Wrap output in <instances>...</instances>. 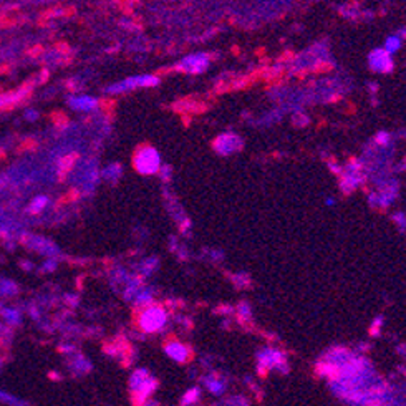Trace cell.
I'll list each match as a JSON object with an SVG mask.
<instances>
[{"mask_svg": "<svg viewBox=\"0 0 406 406\" xmlns=\"http://www.w3.org/2000/svg\"><path fill=\"white\" fill-rule=\"evenodd\" d=\"M161 166V159L156 149L153 148H143L136 153L134 156V168L141 174H154Z\"/></svg>", "mask_w": 406, "mask_h": 406, "instance_id": "1", "label": "cell"}, {"mask_svg": "<svg viewBox=\"0 0 406 406\" xmlns=\"http://www.w3.org/2000/svg\"><path fill=\"white\" fill-rule=\"evenodd\" d=\"M166 324V312L159 307H149L140 317V327L145 332H156Z\"/></svg>", "mask_w": 406, "mask_h": 406, "instance_id": "2", "label": "cell"}, {"mask_svg": "<svg viewBox=\"0 0 406 406\" xmlns=\"http://www.w3.org/2000/svg\"><path fill=\"white\" fill-rule=\"evenodd\" d=\"M158 78L151 75H140V76H131L123 81L116 83L108 88V93H123V92H129V89L140 88V86H154L158 85Z\"/></svg>", "mask_w": 406, "mask_h": 406, "instance_id": "3", "label": "cell"}, {"mask_svg": "<svg viewBox=\"0 0 406 406\" xmlns=\"http://www.w3.org/2000/svg\"><path fill=\"white\" fill-rule=\"evenodd\" d=\"M207 67V57L204 53H199V55H191L188 58L183 60V63L179 65V68H183L188 73H199Z\"/></svg>", "mask_w": 406, "mask_h": 406, "instance_id": "4", "label": "cell"}, {"mask_svg": "<svg viewBox=\"0 0 406 406\" xmlns=\"http://www.w3.org/2000/svg\"><path fill=\"white\" fill-rule=\"evenodd\" d=\"M370 65H372V68L378 70V71H386L391 67V60H390V57H388L386 52L377 50L370 55Z\"/></svg>", "mask_w": 406, "mask_h": 406, "instance_id": "5", "label": "cell"}, {"mask_svg": "<svg viewBox=\"0 0 406 406\" xmlns=\"http://www.w3.org/2000/svg\"><path fill=\"white\" fill-rule=\"evenodd\" d=\"M98 101L92 98V97H75L70 100V106L75 111H92L93 108H97Z\"/></svg>", "mask_w": 406, "mask_h": 406, "instance_id": "6", "label": "cell"}, {"mask_svg": "<svg viewBox=\"0 0 406 406\" xmlns=\"http://www.w3.org/2000/svg\"><path fill=\"white\" fill-rule=\"evenodd\" d=\"M166 353L171 358H174L176 362H186L189 358V350L184 347L183 343H177V342H171L166 345Z\"/></svg>", "mask_w": 406, "mask_h": 406, "instance_id": "7", "label": "cell"}, {"mask_svg": "<svg viewBox=\"0 0 406 406\" xmlns=\"http://www.w3.org/2000/svg\"><path fill=\"white\" fill-rule=\"evenodd\" d=\"M216 146L220 153H231V151H236V149L241 148L242 143L237 140V136H222V138H219Z\"/></svg>", "mask_w": 406, "mask_h": 406, "instance_id": "8", "label": "cell"}, {"mask_svg": "<svg viewBox=\"0 0 406 406\" xmlns=\"http://www.w3.org/2000/svg\"><path fill=\"white\" fill-rule=\"evenodd\" d=\"M47 202H49V199L43 198V196H41V198H37V199L32 202V206H30V212H38V211H41V209L45 207Z\"/></svg>", "mask_w": 406, "mask_h": 406, "instance_id": "9", "label": "cell"}, {"mask_svg": "<svg viewBox=\"0 0 406 406\" xmlns=\"http://www.w3.org/2000/svg\"><path fill=\"white\" fill-rule=\"evenodd\" d=\"M399 41L396 37H391V38H388L386 40V53H393V52H396L399 49Z\"/></svg>", "mask_w": 406, "mask_h": 406, "instance_id": "10", "label": "cell"}]
</instances>
